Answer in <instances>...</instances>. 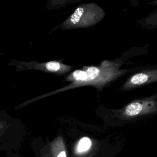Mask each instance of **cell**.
I'll use <instances>...</instances> for the list:
<instances>
[{
	"instance_id": "1",
	"label": "cell",
	"mask_w": 157,
	"mask_h": 157,
	"mask_svg": "<svg viewBox=\"0 0 157 157\" xmlns=\"http://www.w3.org/2000/svg\"><path fill=\"white\" fill-rule=\"evenodd\" d=\"M104 15V10L96 3L83 4L61 23L60 28L62 29L90 28L101 21Z\"/></svg>"
},
{
	"instance_id": "2",
	"label": "cell",
	"mask_w": 157,
	"mask_h": 157,
	"mask_svg": "<svg viewBox=\"0 0 157 157\" xmlns=\"http://www.w3.org/2000/svg\"><path fill=\"white\" fill-rule=\"evenodd\" d=\"M9 65L15 66L16 67V71L17 72L26 69H34L57 75H64L69 72L72 69L71 66L65 64L58 61H50L40 63L34 61H18L15 59H12Z\"/></svg>"
},
{
	"instance_id": "3",
	"label": "cell",
	"mask_w": 157,
	"mask_h": 157,
	"mask_svg": "<svg viewBox=\"0 0 157 157\" xmlns=\"http://www.w3.org/2000/svg\"><path fill=\"white\" fill-rule=\"evenodd\" d=\"M157 80V70H145L134 74L129 77L120 88L121 90L127 91L155 82Z\"/></svg>"
},
{
	"instance_id": "4",
	"label": "cell",
	"mask_w": 157,
	"mask_h": 157,
	"mask_svg": "<svg viewBox=\"0 0 157 157\" xmlns=\"http://www.w3.org/2000/svg\"><path fill=\"white\" fill-rule=\"evenodd\" d=\"M156 107V101L153 97L133 101L127 105L124 110V115L134 117L142 113L151 112Z\"/></svg>"
},
{
	"instance_id": "5",
	"label": "cell",
	"mask_w": 157,
	"mask_h": 157,
	"mask_svg": "<svg viewBox=\"0 0 157 157\" xmlns=\"http://www.w3.org/2000/svg\"><path fill=\"white\" fill-rule=\"evenodd\" d=\"M14 123L12 118L5 111H0V148L4 150L9 142Z\"/></svg>"
},
{
	"instance_id": "6",
	"label": "cell",
	"mask_w": 157,
	"mask_h": 157,
	"mask_svg": "<svg viewBox=\"0 0 157 157\" xmlns=\"http://www.w3.org/2000/svg\"><path fill=\"white\" fill-rule=\"evenodd\" d=\"M91 140L88 137H83L82 138L79 144L78 145V151L79 152H82V151H85L86 150H88L90 147H91Z\"/></svg>"
},
{
	"instance_id": "7",
	"label": "cell",
	"mask_w": 157,
	"mask_h": 157,
	"mask_svg": "<svg viewBox=\"0 0 157 157\" xmlns=\"http://www.w3.org/2000/svg\"><path fill=\"white\" fill-rule=\"evenodd\" d=\"M58 157H66V153L64 151H61L58 156Z\"/></svg>"
},
{
	"instance_id": "8",
	"label": "cell",
	"mask_w": 157,
	"mask_h": 157,
	"mask_svg": "<svg viewBox=\"0 0 157 157\" xmlns=\"http://www.w3.org/2000/svg\"><path fill=\"white\" fill-rule=\"evenodd\" d=\"M62 1H63V0H52V3L55 4H61Z\"/></svg>"
}]
</instances>
